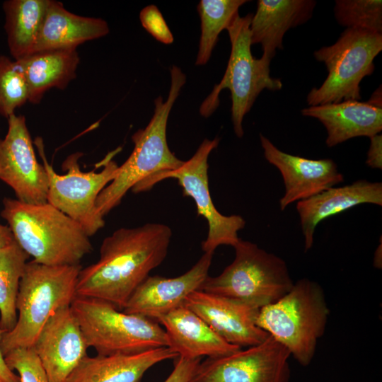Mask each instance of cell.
<instances>
[{
  "mask_svg": "<svg viewBox=\"0 0 382 382\" xmlns=\"http://www.w3.org/2000/svg\"><path fill=\"white\" fill-rule=\"evenodd\" d=\"M171 228L147 223L120 228L103 239L98 260L80 270L76 296L105 301L124 308L134 290L165 260Z\"/></svg>",
  "mask_w": 382,
  "mask_h": 382,
  "instance_id": "obj_1",
  "label": "cell"
},
{
  "mask_svg": "<svg viewBox=\"0 0 382 382\" xmlns=\"http://www.w3.org/2000/svg\"><path fill=\"white\" fill-rule=\"evenodd\" d=\"M1 216L16 243L38 263L79 265L93 250L81 225L48 202L28 204L5 197Z\"/></svg>",
  "mask_w": 382,
  "mask_h": 382,
  "instance_id": "obj_2",
  "label": "cell"
},
{
  "mask_svg": "<svg viewBox=\"0 0 382 382\" xmlns=\"http://www.w3.org/2000/svg\"><path fill=\"white\" fill-rule=\"evenodd\" d=\"M170 79L166 100L163 101L161 96L154 100V113L149 124L132 137V152L97 198L96 209L103 217L117 207L136 185L158 173L174 170L184 162L169 149L166 129L169 114L186 82V76L180 68L173 65Z\"/></svg>",
  "mask_w": 382,
  "mask_h": 382,
  "instance_id": "obj_3",
  "label": "cell"
},
{
  "mask_svg": "<svg viewBox=\"0 0 382 382\" xmlns=\"http://www.w3.org/2000/svg\"><path fill=\"white\" fill-rule=\"evenodd\" d=\"M82 266L46 265L34 260L27 262L21 279L16 301L17 321L3 334L4 356L21 347H32L50 316L76 297V284Z\"/></svg>",
  "mask_w": 382,
  "mask_h": 382,
  "instance_id": "obj_4",
  "label": "cell"
},
{
  "mask_svg": "<svg viewBox=\"0 0 382 382\" xmlns=\"http://www.w3.org/2000/svg\"><path fill=\"white\" fill-rule=\"evenodd\" d=\"M329 314L323 288L303 278L279 299L260 308L256 324L306 366L325 332Z\"/></svg>",
  "mask_w": 382,
  "mask_h": 382,
  "instance_id": "obj_5",
  "label": "cell"
},
{
  "mask_svg": "<svg viewBox=\"0 0 382 382\" xmlns=\"http://www.w3.org/2000/svg\"><path fill=\"white\" fill-rule=\"evenodd\" d=\"M70 307L88 348L97 354H134L169 347L165 330L154 319L125 313L94 298L76 296Z\"/></svg>",
  "mask_w": 382,
  "mask_h": 382,
  "instance_id": "obj_6",
  "label": "cell"
},
{
  "mask_svg": "<svg viewBox=\"0 0 382 382\" xmlns=\"http://www.w3.org/2000/svg\"><path fill=\"white\" fill-rule=\"evenodd\" d=\"M238 14L226 28L231 42V54L224 75L202 102L199 113L209 117L219 105V93L228 88L231 96V120L236 135L244 134L243 121L259 94L264 90H280L282 83L270 76L271 61L255 58L251 52L250 25L253 17Z\"/></svg>",
  "mask_w": 382,
  "mask_h": 382,
  "instance_id": "obj_7",
  "label": "cell"
},
{
  "mask_svg": "<svg viewBox=\"0 0 382 382\" xmlns=\"http://www.w3.org/2000/svg\"><path fill=\"white\" fill-rule=\"evenodd\" d=\"M233 248V261L219 275L208 276L199 290L260 308L291 289L294 282L283 259L241 238Z\"/></svg>",
  "mask_w": 382,
  "mask_h": 382,
  "instance_id": "obj_8",
  "label": "cell"
},
{
  "mask_svg": "<svg viewBox=\"0 0 382 382\" xmlns=\"http://www.w3.org/2000/svg\"><path fill=\"white\" fill-rule=\"evenodd\" d=\"M381 50L382 33L358 28H346L333 45L316 50V59L325 64L328 74L307 95L308 106L359 100V84L373 74L374 60Z\"/></svg>",
  "mask_w": 382,
  "mask_h": 382,
  "instance_id": "obj_9",
  "label": "cell"
},
{
  "mask_svg": "<svg viewBox=\"0 0 382 382\" xmlns=\"http://www.w3.org/2000/svg\"><path fill=\"white\" fill-rule=\"evenodd\" d=\"M35 144L47 174V202L80 224L89 237L93 236L105 226L104 217L97 211L96 200L117 173L119 166L112 160L117 150L110 152L100 163L103 167L100 172L81 170L79 160L83 154H72L62 163V170L66 173L59 175L47 162L42 139L36 138Z\"/></svg>",
  "mask_w": 382,
  "mask_h": 382,
  "instance_id": "obj_10",
  "label": "cell"
},
{
  "mask_svg": "<svg viewBox=\"0 0 382 382\" xmlns=\"http://www.w3.org/2000/svg\"><path fill=\"white\" fill-rule=\"evenodd\" d=\"M219 139H205L195 154L178 168L151 175L131 190L134 193L148 191L157 183L168 178L178 180L184 196L191 197L196 205L197 213L207 221V238L202 242L204 253L214 254L217 247L227 245L233 247L240 240L238 231L245 226L240 215L226 216L215 207L209 188L208 158L216 149Z\"/></svg>",
  "mask_w": 382,
  "mask_h": 382,
  "instance_id": "obj_11",
  "label": "cell"
},
{
  "mask_svg": "<svg viewBox=\"0 0 382 382\" xmlns=\"http://www.w3.org/2000/svg\"><path fill=\"white\" fill-rule=\"evenodd\" d=\"M290 356L269 335L245 350L200 361L190 382H289Z\"/></svg>",
  "mask_w": 382,
  "mask_h": 382,
  "instance_id": "obj_12",
  "label": "cell"
},
{
  "mask_svg": "<svg viewBox=\"0 0 382 382\" xmlns=\"http://www.w3.org/2000/svg\"><path fill=\"white\" fill-rule=\"evenodd\" d=\"M7 120L6 134L0 139V180L12 188L18 200L45 203L47 174L37 160L26 119L14 114Z\"/></svg>",
  "mask_w": 382,
  "mask_h": 382,
  "instance_id": "obj_13",
  "label": "cell"
},
{
  "mask_svg": "<svg viewBox=\"0 0 382 382\" xmlns=\"http://www.w3.org/2000/svg\"><path fill=\"white\" fill-rule=\"evenodd\" d=\"M32 347L50 382H65L88 348L70 306L50 316Z\"/></svg>",
  "mask_w": 382,
  "mask_h": 382,
  "instance_id": "obj_14",
  "label": "cell"
},
{
  "mask_svg": "<svg viewBox=\"0 0 382 382\" xmlns=\"http://www.w3.org/2000/svg\"><path fill=\"white\" fill-rule=\"evenodd\" d=\"M260 141L265 159L280 172L285 192L279 200L281 210L310 198L344 181L335 162L330 158L310 159L279 149L263 134Z\"/></svg>",
  "mask_w": 382,
  "mask_h": 382,
  "instance_id": "obj_15",
  "label": "cell"
},
{
  "mask_svg": "<svg viewBox=\"0 0 382 382\" xmlns=\"http://www.w3.org/2000/svg\"><path fill=\"white\" fill-rule=\"evenodd\" d=\"M184 305L224 340L241 348L259 345L270 335L256 324L260 308L242 301L197 290Z\"/></svg>",
  "mask_w": 382,
  "mask_h": 382,
  "instance_id": "obj_16",
  "label": "cell"
},
{
  "mask_svg": "<svg viewBox=\"0 0 382 382\" xmlns=\"http://www.w3.org/2000/svg\"><path fill=\"white\" fill-rule=\"evenodd\" d=\"M213 255L204 253L188 271L175 277L149 275L134 290L122 311L156 320L184 305L187 296L199 290L208 277Z\"/></svg>",
  "mask_w": 382,
  "mask_h": 382,
  "instance_id": "obj_17",
  "label": "cell"
},
{
  "mask_svg": "<svg viewBox=\"0 0 382 382\" xmlns=\"http://www.w3.org/2000/svg\"><path fill=\"white\" fill-rule=\"evenodd\" d=\"M361 204L382 206L381 183L360 179L346 185L330 187L298 202L296 210L305 252L313 247L314 233L320 222Z\"/></svg>",
  "mask_w": 382,
  "mask_h": 382,
  "instance_id": "obj_18",
  "label": "cell"
},
{
  "mask_svg": "<svg viewBox=\"0 0 382 382\" xmlns=\"http://www.w3.org/2000/svg\"><path fill=\"white\" fill-rule=\"evenodd\" d=\"M156 321L164 327L169 341V347L180 357H219L241 349L224 340L185 305L170 311Z\"/></svg>",
  "mask_w": 382,
  "mask_h": 382,
  "instance_id": "obj_19",
  "label": "cell"
},
{
  "mask_svg": "<svg viewBox=\"0 0 382 382\" xmlns=\"http://www.w3.org/2000/svg\"><path fill=\"white\" fill-rule=\"evenodd\" d=\"M301 114L314 117L324 125L328 147L357 137L370 138L382 130V106L369 100H347L308 106L301 110Z\"/></svg>",
  "mask_w": 382,
  "mask_h": 382,
  "instance_id": "obj_20",
  "label": "cell"
},
{
  "mask_svg": "<svg viewBox=\"0 0 382 382\" xmlns=\"http://www.w3.org/2000/svg\"><path fill=\"white\" fill-rule=\"evenodd\" d=\"M178 357V354L169 347L134 354L87 355L65 382H141L149 369Z\"/></svg>",
  "mask_w": 382,
  "mask_h": 382,
  "instance_id": "obj_21",
  "label": "cell"
},
{
  "mask_svg": "<svg viewBox=\"0 0 382 382\" xmlns=\"http://www.w3.org/2000/svg\"><path fill=\"white\" fill-rule=\"evenodd\" d=\"M316 5L312 0H258L250 25L251 45L260 44L262 57L271 61L283 49L287 30L310 19Z\"/></svg>",
  "mask_w": 382,
  "mask_h": 382,
  "instance_id": "obj_22",
  "label": "cell"
},
{
  "mask_svg": "<svg viewBox=\"0 0 382 382\" xmlns=\"http://www.w3.org/2000/svg\"><path fill=\"white\" fill-rule=\"evenodd\" d=\"M107 22L67 11L62 2L48 0L35 52L76 49L79 45L109 33Z\"/></svg>",
  "mask_w": 382,
  "mask_h": 382,
  "instance_id": "obj_23",
  "label": "cell"
},
{
  "mask_svg": "<svg viewBox=\"0 0 382 382\" xmlns=\"http://www.w3.org/2000/svg\"><path fill=\"white\" fill-rule=\"evenodd\" d=\"M16 61L28 86V102L38 104L48 90L65 89L76 77L80 58L76 49H61L35 52Z\"/></svg>",
  "mask_w": 382,
  "mask_h": 382,
  "instance_id": "obj_24",
  "label": "cell"
},
{
  "mask_svg": "<svg viewBox=\"0 0 382 382\" xmlns=\"http://www.w3.org/2000/svg\"><path fill=\"white\" fill-rule=\"evenodd\" d=\"M48 0H6L2 4L7 45L14 60L34 52Z\"/></svg>",
  "mask_w": 382,
  "mask_h": 382,
  "instance_id": "obj_25",
  "label": "cell"
},
{
  "mask_svg": "<svg viewBox=\"0 0 382 382\" xmlns=\"http://www.w3.org/2000/svg\"><path fill=\"white\" fill-rule=\"evenodd\" d=\"M29 257L16 241L0 248V328L5 332L17 321L19 285Z\"/></svg>",
  "mask_w": 382,
  "mask_h": 382,
  "instance_id": "obj_26",
  "label": "cell"
},
{
  "mask_svg": "<svg viewBox=\"0 0 382 382\" xmlns=\"http://www.w3.org/2000/svg\"><path fill=\"white\" fill-rule=\"evenodd\" d=\"M246 0H201L197 6L201 35L195 64L205 65L210 59L219 35L226 30Z\"/></svg>",
  "mask_w": 382,
  "mask_h": 382,
  "instance_id": "obj_27",
  "label": "cell"
},
{
  "mask_svg": "<svg viewBox=\"0 0 382 382\" xmlns=\"http://www.w3.org/2000/svg\"><path fill=\"white\" fill-rule=\"evenodd\" d=\"M29 101L28 86L17 62L0 55V115L8 119Z\"/></svg>",
  "mask_w": 382,
  "mask_h": 382,
  "instance_id": "obj_28",
  "label": "cell"
},
{
  "mask_svg": "<svg viewBox=\"0 0 382 382\" xmlns=\"http://www.w3.org/2000/svg\"><path fill=\"white\" fill-rule=\"evenodd\" d=\"M334 14L337 23L347 28L382 33L381 0H337Z\"/></svg>",
  "mask_w": 382,
  "mask_h": 382,
  "instance_id": "obj_29",
  "label": "cell"
},
{
  "mask_svg": "<svg viewBox=\"0 0 382 382\" xmlns=\"http://www.w3.org/2000/svg\"><path fill=\"white\" fill-rule=\"evenodd\" d=\"M4 359L9 369L18 374L20 382H50L33 347L14 349Z\"/></svg>",
  "mask_w": 382,
  "mask_h": 382,
  "instance_id": "obj_30",
  "label": "cell"
},
{
  "mask_svg": "<svg viewBox=\"0 0 382 382\" xmlns=\"http://www.w3.org/2000/svg\"><path fill=\"white\" fill-rule=\"evenodd\" d=\"M139 20L143 28L156 40L166 45L173 43V35L157 6L144 7L139 13Z\"/></svg>",
  "mask_w": 382,
  "mask_h": 382,
  "instance_id": "obj_31",
  "label": "cell"
},
{
  "mask_svg": "<svg viewBox=\"0 0 382 382\" xmlns=\"http://www.w3.org/2000/svg\"><path fill=\"white\" fill-rule=\"evenodd\" d=\"M201 359H187L178 357L174 368L163 382H190Z\"/></svg>",
  "mask_w": 382,
  "mask_h": 382,
  "instance_id": "obj_32",
  "label": "cell"
},
{
  "mask_svg": "<svg viewBox=\"0 0 382 382\" xmlns=\"http://www.w3.org/2000/svg\"><path fill=\"white\" fill-rule=\"evenodd\" d=\"M370 146L366 163L371 168H382V135L377 134L370 137Z\"/></svg>",
  "mask_w": 382,
  "mask_h": 382,
  "instance_id": "obj_33",
  "label": "cell"
},
{
  "mask_svg": "<svg viewBox=\"0 0 382 382\" xmlns=\"http://www.w3.org/2000/svg\"><path fill=\"white\" fill-rule=\"evenodd\" d=\"M4 330L0 328V381L2 382H20L19 377L7 366L1 349V340Z\"/></svg>",
  "mask_w": 382,
  "mask_h": 382,
  "instance_id": "obj_34",
  "label": "cell"
},
{
  "mask_svg": "<svg viewBox=\"0 0 382 382\" xmlns=\"http://www.w3.org/2000/svg\"><path fill=\"white\" fill-rule=\"evenodd\" d=\"M10 228L7 225L0 224V248L10 245L14 241Z\"/></svg>",
  "mask_w": 382,
  "mask_h": 382,
  "instance_id": "obj_35",
  "label": "cell"
},
{
  "mask_svg": "<svg viewBox=\"0 0 382 382\" xmlns=\"http://www.w3.org/2000/svg\"><path fill=\"white\" fill-rule=\"evenodd\" d=\"M0 382H2V381H0Z\"/></svg>",
  "mask_w": 382,
  "mask_h": 382,
  "instance_id": "obj_36",
  "label": "cell"
}]
</instances>
